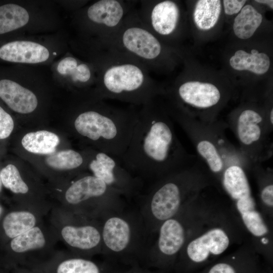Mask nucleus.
I'll list each match as a JSON object with an SVG mask.
<instances>
[{"mask_svg": "<svg viewBox=\"0 0 273 273\" xmlns=\"http://www.w3.org/2000/svg\"><path fill=\"white\" fill-rule=\"evenodd\" d=\"M121 209L108 211L98 219L101 228V254L111 259L131 261L144 257L145 240L149 233L140 214L124 213Z\"/></svg>", "mask_w": 273, "mask_h": 273, "instance_id": "nucleus-9", "label": "nucleus"}, {"mask_svg": "<svg viewBox=\"0 0 273 273\" xmlns=\"http://www.w3.org/2000/svg\"><path fill=\"white\" fill-rule=\"evenodd\" d=\"M1 178L3 186L14 194L21 196L19 206L35 210L44 215L31 195L30 185L24 179L15 165L9 164L3 167L1 169Z\"/></svg>", "mask_w": 273, "mask_h": 273, "instance_id": "nucleus-25", "label": "nucleus"}, {"mask_svg": "<svg viewBox=\"0 0 273 273\" xmlns=\"http://www.w3.org/2000/svg\"><path fill=\"white\" fill-rule=\"evenodd\" d=\"M29 269V268H28ZM39 273H112L106 263L75 255L70 251H58L43 263L30 268Z\"/></svg>", "mask_w": 273, "mask_h": 273, "instance_id": "nucleus-21", "label": "nucleus"}, {"mask_svg": "<svg viewBox=\"0 0 273 273\" xmlns=\"http://www.w3.org/2000/svg\"><path fill=\"white\" fill-rule=\"evenodd\" d=\"M112 47L133 58L149 71L162 64L164 48L160 40L140 20L136 6L126 16L114 39Z\"/></svg>", "mask_w": 273, "mask_h": 273, "instance_id": "nucleus-14", "label": "nucleus"}, {"mask_svg": "<svg viewBox=\"0 0 273 273\" xmlns=\"http://www.w3.org/2000/svg\"><path fill=\"white\" fill-rule=\"evenodd\" d=\"M42 66L0 65V101L16 113L28 115L39 108L40 93L54 82Z\"/></svg>", "mask_w": 273, "mask_h": 273, "instance_id": "nucleus-8", "label": "nucleus"}, {"mask_svg": "<svg viewBox=\"0 0 273 273\" xmlns=\"http://www.w3.org/2000/svg\"><path fill=\"white\" fill-rule=\"evenodd\" d=\"M194 200L160 225L156 240L144 256L149 265L161 270L175 266L179 253L192 235L190 232L194 228L192 210Z\"/></svg>", "mask_w": 273, "mask_h": 273, "instance_id": "nucleus-13", "label": "nucleus"}, {"mask_svg": "<svg viewBox=\"0 0 273 273\" xmlns=\"http://www.w3.org/2000/svg\"><path fill=\"white\" fill-rule=\"evenodd\" d=\"M138 3L132 0H98L70 14V25L75 34L70 37L69 46L95 49L106 47Z\"/></svg>", "mask_w": 273, "mask_h": 273, "instance_id": "nucleus-6", "label": "nucleus"}, {"mask_svg": "<svg viewBox=\"0 0 273 273\" xmlns=\"http://www.w3.org/2000/svg\"><path fill=\"white\" fill-rule=\"evenodd\" d=\"M70 50L94 65L97 78L92 91L98 98L141 107L162 93L143 64L114 47Z\"/></svg>", "mask_w": 273, "mask_h": 273, "instance_id": "nucleus-2", "label": "nucleus"}, {"mask_svg": "<svg viewBox=\"0 0 273 273\" xmlns=\"http://www.w3.org/2000/svg\"><path fill=\"white\" fill-rule=\"evenodd\" d=\"M176 101L198 110H207L215 108L220 105L222 94L219 89L212 83L198 81L181 82L173 90ZM177 103V102H176Z\"/></svg>", "mask_w": 273, "mask_h": 273, "instance_id": "nucleus-23", "label": "nucleus"}, {"mask_svg": "<svg viewBox=\"0 0 273 273\" xmlns=\"http://www.w3.org/2000/svg\"><path fill=\"white\" fill-rule=\"evenodd\" d=\"M112 273H161L160 271H153L147 269L140 267L138 266H134L133 267L125 271L116 272L113 271Z\"/></svg>", "mask_w": 273, "mask_h": 273, "instance_id": "nucleus-36", "label": "nucleus"}, {"mask_svg": "<svg viewBox=\"0 0 273 273\" xmlns=\"http://www.w3.org/2000/svg\"><path fill=\"white\" fill-rule=\"evenodd\" d=\"M44 216L35 210L19 206L4 217L1 230L10 241L43 222Z\"/></svg>", "mask_w": 273, "mask_h": 273, "instance_id": "nucleus-24", "label": "nucleus"}, {"mask_svg": "<svg viewBox=\"0 0 273 273\" xmlns=\"http://www.w3.org/2000/svg\"><path fill=\"white\" fill-rule=\"evenodd\" d=\"M234 132L243 155L252 164L262 163L272 155V131L265 114L248 108L231 115L226 123Z\"/></svg>", "mask_w": 273, "mask_h": 273, "instance_id": "nucleus-15", "label": "nucleus"}, {"mask_svg": "<svg viewBox=\"0 0 273 273\" xmlns=\"http://www.w3.org/2000/svg\"><path fill=\"white\" fill-rule=\"evenodd\" d=\"M172 118L157 97L141 106L129 143L120 159L135 177L154 182L193 164L176 135Z\"/></svg>", "mask_w": 273, "mask_h": 273, "instance_id": "nucleus-1", "label": "nucleus"}, {"mask_svg": "<svg viewBox=\"0 0 273 273\" xmlns=\"http://www.w3.org/2000/svg\"><path fill=\"white\" fill-rule=\"evenodd\" d=\"M14 128V121L7 107L0 101V140L8 138Z\"/></svg>", "mask_w": 273, "mask_h": 273, "instance_id": "nucleus-33", "label": "nucleus"}, {"mask_svg": "<svg viewBox=\"0 0 273 273\" xmlns=\"http://www.w3.org/2000/svg\"><path fill=\"white\" fill-rule=\"evenodd\" d=\"M64 29L56 33L0 39V63L49 67L69 50Z\"/></svg>", "mask_w": 273, "mask_h": 273, "instance_id": "nucleus-11", "label": "nucleus"}, {"mask_svg": "<svg viewBox=\"0 0 273 273\" xmlns=\"http://www.w3.org/2000/svg\"><path fill=\"white\" fill-rule=\"evenodd\" d=\"M251 172L255 177L259 186V195L262 205L268 209L273 207L272 171L264 168L262 163L255 164Z\"/></svg>", "mask_w": 273, "mask_h": 273, "instance_id": "nucleus-31", "label": "nucleus"}, {"mask_svg": "<svg viewBox=\"0 0 273 273\" xmlns=\"http://www.w3.org/2000/svg\"><path fill=\"white\" fill-rule=\"evenodd\" d=\"M236 257L217 262L209 267L206 273H253L255 265Z\"/></svg>", "mask_w": 273, "mask_h": 273, "instance_id": "nucleus-32", "label": "nucleus"}, {"mask_svg": "<svg viewBox=\"0 0 273 273\" xmlns=\"http://www.w3.org/2000/svg\"><path fill=\"white\" fill-rule=\"evenodd\" d=\"M221 9L220 1L200 0L196 3L194 12V20L201 30H209L217 23Z\"/></svg>", "mask_w": 273, "mask_h": 273, "instance_id": "nucleus-29", "label": "nucleus"}, {"mask_svg": "<svg viewBox=\"0 0 273 273\" xmlns=\"http://www.w3.org/2000/svg\"><path fill=\"white\" fill-rule=\"evenodd\" d=\"M46 162L51 168L57 170H74L80 168L84 163L83 156L71 149L60 151L49 155Z\"/></svg>", "mask_w": 273, "mask_h": 273, "instance_id": "nucleus-30", "label": "nucleus"}, {"mask_svg": "<svg viewBox=\"0 0 273 273\" xmlns=\"http://www.w3.org/2000/svg\"><path fill=\"white\" fill-rule=\"evenodd\" d=\"M222 2L225 13L229 15H232L240 12L246 1L224 0Z\"/></svg>", "mask_w": 273, "mask_h": 273, "instance_id": "nucleus-35", "label": "nucleus"}, {"mask_svg": "<svg viewBox=\"0 0 273 273\" xmlns=\"http://www.w3.org/2000/svg\"><path fill=\"white\" fill-rule=\"evenodd\" d=\"M59 143L58 136L47 130L29 132L21 140L22 145L26 150L37 154L54 153Z\"/></svg>", "mask_w": 273, "mask_h": 273, "instance_id": "nucleus-27", "label": "nucleus"}, {"mask_svg": "<svg viewBox=\"0 0 273 273\" xmlns=\"http://www.w3.org/2000/svg\"><path fill=\"white\" fill-rule=\"evenodd\" d=\"M172 118L185 131L194 145L198 158L203 163L215 183L229 166L237 165L246 172L253 166L228 139L226 123L217 120L205 122L173 106H166Z\"/></svg>", "mask_w": 273, "mask_h": 273, "instance_id": "nucleus-5", "label": "nucleus"}, {"mask_svg": "<svg viewBox=\"0 0 273 273\" xmlns=\"http://www.w3.org/2000/svg\"><path fill=\"white\" fill-rule=\"evenodd\" d=\"M88 168L92 174L123 196L137 194L142 181L133 176L119 159L106 153L97 151L92 155Z\"/></svg>", "mask_w": 273, "mask_h": 273, "instance_id": "nucleus-19", "label": "nucleus"}, {"mask_svg": "<svg viewBox=\"0 0 273 273\" xmlns=\"http://www.w3.org/2000/svg\"><path fill=\"white\" fill-rule=\"evenodd\" d=\"M58 239L44 221L9 242L8 249L17 267L32 268L56 252Z\"/></svg>", "mask_w": 273, "mask_h": 273, "instance_id": "nucleus-16", "label": "nucleus"}, {"mask_svg": "<svg viewBox=\"0 0 273 273\" xmlns=\"http://www.w3.org/2000/svg\"><path fill=\"white\" fill-rule=\"evenodd\" d=\"M3 214V208L2 206V205L0 204V219L2 217Z\"/></svg>", "mask_w": 273, "mask_h": 273, "instance_id": "nucleus-39", "label": "nucleus"}, {"mask_svg": "<svg viewBox=\"0 0 273 273\" xmlns=\"http://www.w3.org/2000/svg\"><path fill=\"white\" fill-rule=\"evenodd\" d=\"M2 186H3V184H2L1 178V170H0V192L2 190Z\"/></svg>", "mask_w": 273, "mask_h": 273, "instance_id": "nucleus-40", "label": "nucleus"}, {"mask_svg": "<svg viewBox=\"0 0 273 273\" xmlns=\"http://www.w3.org/2000/svg\"><path fill=\"white\" fill-rule=\"evenodd\" d=\"M73 126L77 134L98 151L120 160L130 140L139 111L111 105L90 90L75 93Z\"/></svg>", "mask_w": 273, "mask_h": 273, "instance_id": "nucleus-3", "label": "nucleus"}, {"mask_svg": "<svg viewBox=\"0 0 273 273\" xmlns=\"http://www.w3.org/2000/svg\"><path fill=\"white\" fill-rule=\"evenodd\" d=\"M55 1L59 7L63 8L70 14L82 8L90 2L87 0H57Z\"/></svg>", "mask_w": 273, "mask_h": 273, "instance_id": "nucleus-34", "label": "nucleus"}, {"mask_svg": "<svg viewBox=\"0 0 273 273\" xmlns=\"http://www.w3.org/2000/svg\"><path fill=\"white\" fill-rule=\"evenodd\" d=\"M262 19L261 14L253 6H244L234 20L235 34L241 39L249 38L260 25Z\"/></svg>", "mask_w": 273, "mask_h": 273, "instance_id": "nucleus-28", "label": "nucleus"}, {"mask_svg": "<svg viewBox=\"0 0 273 273\" xmlns=\"http://www.w3.org/2000/svg\"><path fill=\"white\" fill-rule=\"evenodd\" d=\"M16 270V273H39L38 272L31 269L22 267H17Z\"/></svg>", "mask_w": 273, "mask_h": 273, "instance_id": "nucleus-37", "label": "nucleus"}, {"mask_svg": "<svg viewBox=\"0 0 273 273\" xmlns=\"http://www.w3.org/2000/svg\"><path fill=\"white\" fill-rule=\"evenodd\" d=\"M231 67L237 70H248L257 74L265 73L270 67V59L264 53L253 49L251 53L238 50L230 58Z\"/></svg>", "mask_w": 273, "mask_h": 273, "instance_id": "nucleus-26", "label": "nucleus"}, {"mask_svg": "<svg viewBox=\"0 0 273 273\" xmlns=\"http://www.w3.org/2000/svg\"><path fill=\"white\" fill-rule=\"evenodd\" d=\"M60 192V204L56 206L91 219L123 207V196L93 174L79 176Z\"/></svg>", "mask_w": 273, "mask_h": 273, "instance_id": "nucleus-10", "label": "nucleus"}, {"mask_svg": "<svg viewBox=\"0 0 273 273\" xmlns=\"http://www.w3.org/2000/svg\"><path fill=\"white\" fill-rule=\"evenodd\" d=\"M219 184L234 202L241 217L257 210L246 171L242 167L237 165L228 167Z\"/></svg>", "mask_w": 273, "mask_h": 273, "instance_id": "nucleus-22", "label": "nucleus"}, {"mask_svg": "<svg viewBox=\"0 0 273 273\" xmlns=\"http://www.w3.org/2000/svg\"><path fill=\"white\" fill-rule=\"evenodd\" d=\"M49 213L50 226L58 242H62L69 251L86 257L101 254V228L98 219L76 215L56 206Z\"/></svg>", "mask_w": 273, "mask_h": 273, "instance_id": "nucleus-12", "label": "nucleus"}, {"mask_svg": "<svg viewBox=\"0 0 273 273\" xmlns=\"http://www.w3.org/2000/svg\"><path fill=\"white\" fill-rule=\"evenodd\" d=\"M49 69L54 83L68 88L74 93L90 90L96 84L94 65L70 49L55 60Z\"/></svg>", "mask_w": 273, "mask_h": 273, "instance_id": "nucleus-18", "label": "nucleus"}, {"mask_svg": "<svg viewBox=\"0 0 273 273\" xmlns=\"http://www.w3.org/2000/svg\"><path fill=\"white\" fill-rule=\"evenodd\" d=\"M215 184L198 158L193 164L153 182L143 196L140 214L148 232L157 233L163 222L175 216L204 189Z\"/></svg>", "mask_w": 273, "mask_h": 273, "instance_id": "nucleus-4", "label": "nucleus"}, {"mask_svg": "<svg viewBox=\"0 0 273 273\" xmlns=\"http://www.w3.org/2000/svg\"><path fill=\"white\" fill-rule=\"evenodd\" d=\"M255 2L259 3L265 4L269 6L271 9L273 8V1L272 0H258L255 1Z\"/></svg>", "mask_w": 273, "mask_h": 273, "instance_id": "nucleus-38", "label": "nucleus"}, {"mask_svg": "<svg viewBox=\"0 0 273 273\" xmlns=\"http://www.w3.org/2000/svg\"><path fill=\"white\" fill-rule=\"evenodd\" d=\"M136 8L142 23L158 38L173 34L178 28L180 10L173 1H139Z\"/></svg>", "mask_w": 273, "mask_h": 273, "instance_id": "nucleus-20", "label": "nucleus"}, {"mask_svg": "<svg viewBox=\"0 0 273 273\" xmlns=\"http://www.w3.org/2000/svg\"><path fill=\"white\" fill-rule=\"evenodd\" d=\"M59 8L52 0L0 1V39L63 29Z\"/></svg>", "mask_w": 273, "mask_h": 273, "instance_id": "nucleus-7", "label": "nucleus"}, {"mask_svg": "<svg viewBox=\"0 0 273 273\" xmlns=\"http://www.w3.org/2000/svg\"><path fill=\"white\" fill-rule=\"evenodd\" d=\"M232 237L220 224L209 226L198 235L188 238L177 258L174 266L181 268L187 264H202L223 253L230 247Z\"/></svg>", "mask_w": 273, "mask_h": 273, "instance_id": "nucleus-17", "label": "nucleus"}]
</instances>
